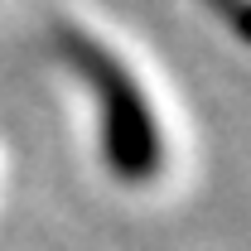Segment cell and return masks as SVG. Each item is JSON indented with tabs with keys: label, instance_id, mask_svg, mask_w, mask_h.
<instances>
[{
	"label": "cell",
	"instance_id": "obj_1",
	"mask_svg": "<svg viewBox=\"0 0 251 251\" xmlns=\"http://www.w3.org/2000/svg\"><path fill=\"white\" fill-rule=\"evenodd\" d=\"M63 53L77 63V73L87 77L97 92V116H101V155L121 174L126 184H145L155 179L164 164V135H159L155 106L140 92V82L126 73L121 58H111L101 44L87 34H63Z\"/></svg>",
	"mask_w": 251,
	"mask_h": 251
},
{
	"label": "cell",
	"instance_id": "obj_2",
	"mask_svg": "<svg viewBox=\"0 0 251 251\" xmlns=\"http://www.w3.org/2000/svg\"><path fill=\"white\" fill-rule=\"evenodd\" d=\"M237 29H242V34H247V39H251V5H247V10H242V15H237Z\"/></svg>",
	"mask_w": 251,
	"mask_h": 251
}]
</instances>
